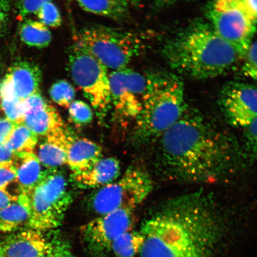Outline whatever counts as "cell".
<instances>
[{"label": "cell", "mask_w": 257, "mask_h": 257, "mask_svg": "<svg viewBox=\"0 0 257 257\" xmlns=\"http://www.w3.org/2000/svg\"><path fill=\"white\" fill-rule=\"evenodd\" d=\"M222 229L211 196L200 191L178 196L143 224L140 257H211Z\"/></svg>", "instance_id": "cell-1"}, {"label": "cell", "mask_w": 257, "mask_h": 257, "mask_svg": "<svg viewBox=\"0 0 257 257\" xmlns=\"http://www.w3.org/2000/svg\"><path fill=\"white\" fill-rule=\"evenodd\" d=\"M159 141L158 158L167 175L179 181L205 183L238 167V146L201 115L185 113Z\"/></svg>", "instance_id": "cell-2"}, {"label": "cell", "mask_w": 257, "mask_h": 257, "mask_svg": "<svg viewBox=\"0 0 257 257\" xmlns=\"http://www.w3.org/2000/svg\"><path fill=\"white\" fill-rule=\"evenodd\" d=\"M163 55L171 68L191 78H214L229 70L238 56L211 25L196 23L164 46Z\"/></svg>", "instance_id": "cell-3"}, {"label": "cell", "mask_w": 257, "mask_h": 257, "mask_svg": "<svg viewBox=\"0 0 257 257\" xmlns=\"http://www.w3.org/2000/svg\"><path fill=\"white\" fill-rule=\"evenodd\" d=\"M142 110L136 119L134 138L139 144L156 141L186 111L184 83L169 73L147 75Z\"/></svg>", "instance_id": "cell-4"}, {"label": "cell", "mask_w": 257, "mask_h": 257, "mask_svg": "<svg viewBox=\"0 0 257 257\" xmlns=\"http://www.w3.org/2000/svg\"><path fill=\"white\" fill-rule=\"evenodd\" d=\"M75 44L114 70L127 67L144 48L138 34L102 26L82 29L76 35Z\"/></svg>", "instance_id": "cell-5"}, {"label": "cell", "mask_w": 257, "mask_h": 257, "mask_svg": "<svg viewBox=\"0 0 257 257\" xmlns=\"http://www.w3.org/2000/svg\"><path fill=\"white\" fill-rule=\"evenodd\" d=\"M30 197L31 217L27 228L43 232L62 225L73 200L66 177L58 169L48 170Z\"/></svg>", "instance_id": "cell-6"}, {"label": "cell", "mask_w": 257, "mask_h": 257, "mask_svg": "<svg viewBox=\"0 0 257 257\" xmlns=\"http://www.w3.org/2000/svg\"><path fill=\"white\" fill-rule=\"evenodd\" d=\"M211 27L243 59L257 27V15L243 0H214L208 11Z\"/></svg>", "instance_id": "cell-7"}, {"label": "cell", "mask_w": 257, "mask_h": 257, "mask_svg": "<svg viewBox=\"0 0 257 257\" xmlns=\"http://www.w3.org/2000/svg\"><path fill=\"white\" fill-rule=\"evenodd\" d=\"M152 178L143 169H128L120 178L99 188L88 199V206L102 216L120 208H136L152 192Z\"/></svg>", "instance_id": "cell-8"}, {"label": "cell", "mask_w": 257, "mask_h": 257, "mask_svg": "<svg viewBox=\"0 0 257 257\" xmlns=\"http://www.w3.org/2000/svg\"><path fill=\"white\" fill-rule=\"evenodd\" d=\"M68 67L72 78L82 90L99 116L111 106L110 80L108 69L100 61L79 45L69 51Z\"/></svg>", "instance_id": "cell-9"}, {"label": "cell", "mask_w": 257, "mask_h": 257, "mask_svg": "<svg viewBox=\"0 0 257 257\" xmlns=\"http://www.w3.org/2000/svg\"><path fill=\"white\" fill-rule=\"evenodd\" d=\"M135 208H120L99 216L81 228L86 251L91 257H108L121 234L132 230Z\"/></svg>", "instance_id": "cell-10"}, {"label": "cell", "mask_w": 257, "mask_h": 257, "mask_svg": "<svg viewBox=\"0 0 257 257\" xmlns=\"http://www.w3.org/2000/svg\"><path fill=\"white\" fill-rule=\"evenodd\" d=\"M109 80L111 106L115 113L124 120H136L146 94L147 76L125 67L109 74Z\"/></svg>", "instance_id": "cell-11"}, {"label": "cell", "mask_w": 257, "mask_h": 257, "mask_svg": "<svg viewBox=\"0 0 257 257\" xmlns=\"http://www.w3.org/2000/svg\"><path fill=\"white\" fill-rule=\"evenodd\" d=\"M220 106L231 126L245 128L257 117V87L242 83L225 86Z\"/></svg>", "instance_id": "cell-12"}, {"label": "cell", "mask_w": 257, "mask_h": 257, "mask_svg": "<svg viewBox=\"0 0 257 257\" xmlns=\"http://www.w3.org/2000/svg\"><path fill=\"white\" fill-rule=\"evenodd\" d=\"M42 78V72L37 64L18 61L9 67L0 81V98L14 97L24 101L40 92Z\"/></svg>", "instance_id": "cell-13"}, {"label": "cell", "mask_w": 257, "mask_h": 257, "mask_svg": "<svg viewBox=\"0 0 257 257\" xmlns=\"http://www.w3.org/2000/svg\"><path fill=\"white\" fill-rule=\"evenodd\" d=\"M24 123L38 137H44L65 127L59 112L38 92L23 101Z\"/></svg>", "instance_id": "cell-14"}, {"label": "cell", "mask_w": 257, "mask_h": 257, "mask_svg": "<svg viewBox=\"0 0 257 257\" xmlns=\"http://www.w3.org/2000/svg\"><path fill=\"white\" fill-rule=\"evenodd\" d=\"M50 246L43 232L30 228L16 231L0 242L3 257H44Z\"/></svg>", "instance_id": "cell-15"}, {"label": "cell", "mask_w": 257, "mask_h": 257, "mask_svg": "<svg viewBox=\"0 0 257 257\" xmlns=\"http://www.w3.org/2000/svg\"><path fill=\"white\" fill-rule=\"evenodd\" d=\"M43 138L35 154L42 166L56 170L66 165L69 147L75 139L66 127Z\"/></svg>", "instance_id": "cell-16"}, {"label": "cell", "mask_w": 257, "mask_h": 257, "mask_svg": "<svg viewBox=\"0 0 257 257\" xmlns=\"http://www.w3.org/2000/svg\"><path fill=\"white\" fill-rule=\"evenodd\" d=\"M119 161L113 158L101 159L84 172L72 173L71 182L80 189L100 188L111 184L120 175Z\"/></svg>", "instance_id": "cell-17"}, {"label": "cell", "mask_w": 257, "mask_h": 257, "mask_svg": "<svg viewBox=\"0 0 257 257\" xmlns=\"http://www.w3.org/2000/svg\"><path fill=\"white\" fill-rule=\"evenodd\" d=\"M16 167L17 169L16 182L19 191L29 195L40 184L48 172V169H43L34 152L18 153Z\"/></svg>", "instance_id": "cell-18"}, {"label": "cell", "mask_w": 257, "mask_h": 257, "mask_svg": "<svg viewBox=\"0 0 257 257\" xmlns=\"http://www.w3.org/2000/svg\"><path fill=\"white\" fill-rule=\"evenodd\" d=\"M102 148L86 138H75L69 147L67 165L72 173H79L91 168L102 159Z\"/></svg>", "instance_id": "cell-19"}, {"label": "cell", "mask_w": 257, "mask_h": 257, "mask_svg": "<svg viewBox=\"0 0 257 257\" xmlns=\"http://www.w3.org/2000/svg\"><path fill=\"white\" fill-rule=\"evenodd\" d=\"M31 217L30 195L20 193L17 200L0 210V231L14 232L27 227Z\"/></svg>", "instance_id": "cell-20"}, {"label": "cell", "mask_w": 257, "mask_h": 257, "mask_svg": "<svg viewBox=\"0 0 257 257\" xmlns=\"http://www.w3.org/2000/svg\"><path fill=\"white\" fill-rule=\"evenodd\" d=\"M80 8L91 14L114 19L127 15L128 5L123 0H74Z\"/></svg>", "instance_id": "cell-21"}, {"label": "cell", "mask_w": 257, "mask_h": 257, "mask_svg": "<svg viewBox=\"0 0 257 257\" xmlns=\"http://www.w3.org/2000/svg\"><path fill=\"white\" fill-rule=\"evenodd\" d=\"M19 36L28 46L38 48L48 47L52 40L51 32L46 25L32 20H26L21 24Z\"/></svg>", "instance_id": "cell-22"}, {"label": "cell", "mask_w": 257, "mask_h": 257, "mask_svg": "<svg viewBox=\"0 0 257 257\" xmlns=\"http://www.w3.org/2000/svg\"><path fill=\"white\" fill-rule=\"evenodd\" d=\"M143 242L142 233L131 230L121 234L115 241L111 252L117 257H136L140 253Z\"/></svg>", "instance_id": "cell-23"}, {"label": "cell", "mask_w": 257, "mask_h": 257, "mask_svg": "<svg viewBox=\"0 0 257 257\" xmlns=\"http://www.w3.org/2000/svg\"><path fill=\"white\" fill-rule=\"evenodd\" d=\"M9 143L16 153L34 152L38 143V136L23 123L16 125Z\"/></svg>", "instance_id": "cell-24"}, {"label": "cell", "mask_w": 257, "mask_h": 257, "mask_svg": "<svg viewBox=\"0 0 257 257\" xmlns=\"http://www.w3.org/2000/svg\"><path fill=\"white\" fill-rule=\"evenodd\" d=\"M50 97L56 104L64 108H69L75 99L76 91L73 86L65 80L53 83L49 91Z\"/></svg>", "instance_id": "cell-25"}, {"label": "cell", "mask_w": 257, "mask_h": 257, "mask_svg": "<svg viewBox=\"0 0 257 257\" xmlns=\"http://www.w3.org/2000/svg\"><path fill=\"white\" fill-rule=\"evenodd\" d=\"M70 119L77 126L91 123L94 114L90 106L81 100H74L69 108Z\"/></svg>", "instance_id": "cell-26"}, {"label": "cell", "mask_w": 257, "mask_h": 257, "mask_svg": "<svg viewBox=\"0 0 257 257\" xmlns=\"http://www.w3.org/2000/svg\"><path fill=\"white\" fill-rule=\"evenodd\" d=\"M0 108L8 120L18 124L24 123L25 110L23 101L16 98L0 99Z\"/></svg>", "instance_id": "cell-27"}, {"label": "cell", "mask_w": 257, "mask_h": 257, "mask_svg": "<svg viewBox=\"0 0 257 257\" xmlns=\"http://www.w3.org/2000/svg\"><path fill=\"white\" fill-rule=\"evenodd\" d=\"M41 23L47 27L56 28L62 25V19L59 9L52 2H48L35 13Z\"/></svg>", "instance_id": "cell-28"}, {"label": "cell", "mask_w": 257, "mask_h": 257, "mask_svg": "<svg viewBox=\"0 0 257 257\" xmlns=\"http://www.w3.org/2000/svg\"><path fill=\"white\" fill-rule=\"evenodd\" d=\"M243 59L244 75L257 81V40L250 44Z\"/></svg>", "instance_id": "cell-29"}, {"label": "cell", "mask_w": 257, "mask_h": 257, "mask_svg": "<svg viewBox=\"0 0 257 257\" xmlns=\"http://www.w3.org/2000/svg\"><path fill=\"white\" fill-rule=\"evenodd\" d=\"M44 257H76L72 252L69 243L59 236L51 240V246Z\"/></svg>", "instance_id": "cell-30"}, {"label": "cell", "mask_w": 257, "mask_h": 257, "mask_svg": "<svg viewBox=\"0 0 257 257\" xmlns=\"http://www.w3.org/2000/svg\"><path fill=\"white\" fill-rule=\"evenodd\" d=\"M52 0H16V11L19 17L25 18L35 14L41 6Z\"/></svg>", "instance_id": "cell-31"}, {"label": "cell", "mask_w": 257, "mask_h": 257, "mask_svg": "<svg viewBox=\"0 0 257 257\" xmlns=\"http://www.w3.org/2000/svg\"><path fill=\"white\" fill-rule=\"evenodd\" d=\"M245 143L248 152L253 158L257 159V117L244 128Z\"/></svg>", "instance_id": "cell-32"}, {"label": "cell", "mask_w": 257, "mask_h": 257, "mask_svg": "<svg viewBox=\"0 0 257 257\" xmlns=\"http://www.w3.org/2000/svg\"><path fill=\"white\" fill-rule=\"evenodd\" d=\"M16 165L0 166V189L6 190L9 185L16 182Z\"/></svg>", "instance_id": "cell-33"}, {"label": "cell", "mask_w": 257, "mask_h": 257, "mask_svg": "<svg viewBox=\"0 0 257 257\" xmlns=\"http://www.w3.org/2000/svg\"><path fill=\"white\" fill-rule=\"evenodd\" d=\"M18 153L12 149L8 141L0 143V166L16 165Z\"/></svg>", "instance_id": "cell-34"}, {"label": "cell", "mask_w": 257, "mask_h": 257, "mask_svg": "<svg viewBox=\"0 0 257 257\" xmlns=\"http://www.w3.org/2000/svg\"><path fill=\"white\" fill-rule=\"evenodd\" d=\"M12 0H0V39L8 30Z\"/></svg>", "instance_id": "cell-35"}, {"label": "cell", "mask_w": 257, "mask_h": 257, "mask_svg": "<svg viewBox=\"0 0 257 257\" xmlns=\"http://www.w3.org/2000/svg\"><path fill=\"white\" fill-rule=\"evenodd\" d=\"M16 124L6 117H0V143L8 141Z\"/></svg>", "instance_id": "cell-36"}, {"label": "cell", "mask_w": 257, "mask_h": 257, "mask_svg": "<svg viewBox=\"0 0 257 257\" xmlns=\"http://www.w3.org/2000/svg\"><path fill=\"white\" fill-rule=\"evenodd\" d=\"M18 197V195H12L6 190L0 189V210L8 207L13 202L17 200Z\"/></svg>", "instance_id": "cell-37"}, {"label": "cell", "mask_w": 257, "mask_h": 257, "mask_svg": "<svg viewBox=\"0 0 257 257\" xmlns=\"http://www.w3.org/2000/svg\"><path fill=\"white\" fill-rule=\"evenodd\" d=\"M178 1V0H156L155 6L157 8H162Z\"/></svg>", "instance_id": "cell-38"}, {"label": "cell", "mask_w": 257, "mask_h": 257, "mask_svg": "<svg viewBox=\"0 0 257 257\" xmlns=\"http://www.w3.org/2000/svg\"><path fill=\"white\" fill-rule=\"evenodd\" d=\"M243 1L257 15V0H243Z\"/></svg>", "instance_id": "cell-39"}, {"label": "cell", "mask_w": 257, "mask_h": 257, "mask_svg": "<svg viewBox=\"0 0 257 257\" xmlns=\"http://www.w3.org/2000/svg\"><path fill=\"white\" fill-rule=\"evenodd\" d=\"M123 1L126 2L127 4L130 6L137 4L139 0H123Z\"/></svg>", "instance_id": "cell-40"}, {"label": "cell", "mask_w": 257, "mask_h": 257, "mask_svg": "<svg viewBox=\"0 0 257 257\" xmlns=\"http://www.w3.org/2000/svg\"><path fill=\"white\" fill-rule=\"evenodd\" d=\"M0 257H3L1 248H0Z\"/></svg>", "instance_id": "cell-41"}, {"label": "cell", "mask_w": 257, "mask_h": 257, "mask_svg": "<svg viewBox=\"0 0 257 257\" xmlns=\"http://www.w3.org/2000/svg\"><path fill=\"white\" fill-rule=\"evenodd\" d=\"M1 68H2L1 64H0V73H1Z\"/></svg>", "instance_id": "cell-42"}]
</instances>
